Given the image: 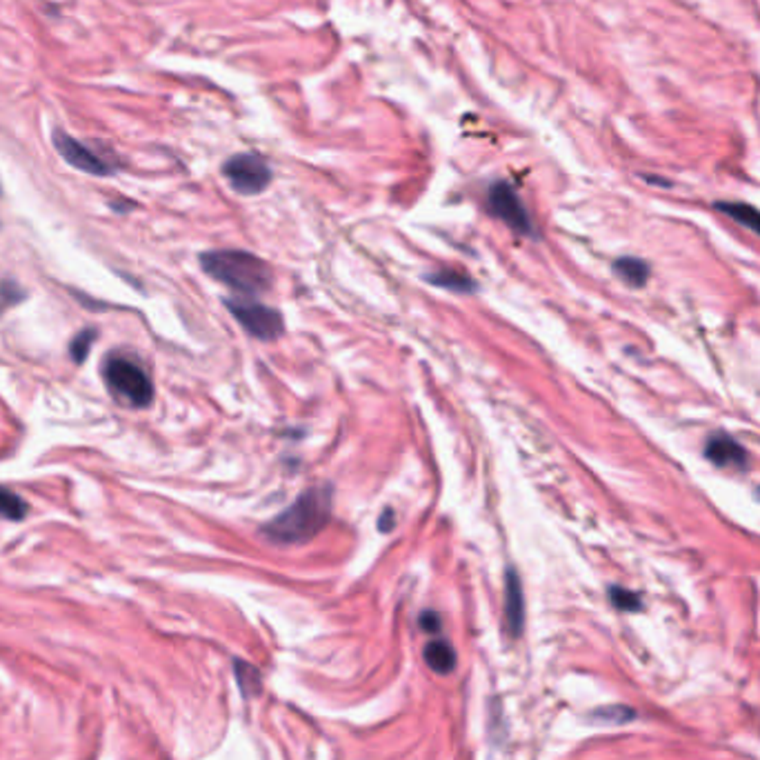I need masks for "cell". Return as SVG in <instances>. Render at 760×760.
Listing matches in <instances>:
<instances>
[{"label": "cell", "instance_id": "cell-1", "mask_svg": "<svg viewBox=\"0 0 760 760\" xmlns=\"http://www.w3.org/2000/svg\"><path fill=\"white\" fill-rule=\"evenodd\" d=\"M332 518V487H309L285 511L261 529L276 545H300L316 538Z\"/></svg>", "mask_w": 760, "mask_h": 760}, {"label": "cell", "instance_id": "cell-2", "mask_svg": "<svg viewBox=\"0 0 760 760\" xmlns=\"http://www.w3.org/2000/svg\"><path fill=\"white\" fill-rule=\"evenodd\" d=\"M205 274L238 294L253 296L271 287V270L265 261L241 250H214L200 253Z\"/></svg>", "mask_w": 760, "mask_h": 760}, {"label": "cell", "instance_id": "cell-3", "mask_svg": "<svg viewBox=\"0 0 760 760\" xmlns=\"http://www.w3.org/2000/svg\"><path fill=\"white\" fill-rule=\"evenodd\" d=\"M103 376L114 398L127 407H147L154 400V385H151L150 376L132 358L118 356V353L109 356Z\"/></svg>", "mask_w": 760, "mask_h": 760}, {"label": "cell", "instance_id": "cell-4", "mask_svg": "<svg viewBox=\"0 0 760 760\" xmlns=\"http://www.w3.org/2000/svg\"><path fill=\"white\" fill-rule=\"evenodd\" d=\"M224 305L232 312V316L245 327V332L252 334L258 341L270 343L283 334V316L276 309L267 307V305L245 298H229L224 300Z\"/></svg>", "mask_w": 760, "mask_h": 760}, {"label": "cell", "instance_id": "cell-5", "mask_svg": "<svg viewBox=\"0 0 760 760\" xmlns=\"http://www.w3.org/2000/svg\"><path fill=\"white\" fill-rule=\"evenodd\" d=\"M224 179L243 196L261 194L271 183V169L261 156L238 154L223 165Z\"/></svg>", "mask_w": 760, "mask_h": 760}, {"label": "cell", "instance_id": "cell-6", "mask_svg": "<svg viewBox=\"0 0 760 760\" xmlns=\"http://www.w3.org/2000/svg\"><path fill=\"white\" fill-rule=\"evenodd\" d=\"M487 207H490V212L494 214L496 218H500L507 227L514 229L516 233H523V236H534V233H536L523 200H520V196L516 194V189L511 188V185H491L490 191H487Z\"/></svg>", "mask_w": 760, "mask_h": 760}, {"label": "cell", "instance_id": "cell-7", "mask_svg": "<svg viewBox=\"0 0 760 760\" xmlns=\"http://www.w3.org/2000/svg\"><path fill=\"white\" fill-rule=\"evenodd\" d=\"M54 147L59 150V154L63 156L65 162H69L71 167H76L78 171H85V174L92 176H109L114 171V167L109 165L107 160L100 159L98 154H94L89 147H85L83 142L76 141L74 136L65 132H54Z\"/></svg>", "mask_w": 760, "mask_h": 760}, {"label": "cell", "instance_id": "cell-8", "mask_svg": "<svg viewBox=\"0 0 760 760\" xmlns=\"http://www.w3.org/2000/svg\"><path fill=\"white\" fill-rule=\"evenodd\" d=\"M525 627V596L518 572L514 567L505 576V629L511 638H518Z\"/></svg>", "mask_w": 760, "mask_h": 760}, {"label": "cell", "instance_id": "cell-9", "mask_svg": "<svg viewBox=\"0 0 760 760\" xmlns=\"http://www.w3.org/2000/svg\"><path fill=\"white\" fill-rule=\"evenodd\" d=\"M705 456L719 467H734V470L747 467V452L728 434H711L705 444Z\"/></svg>", "mask_w": 760, "mask_h": 760}, {"label": "cell", "instance_id": "cell-10", "mask_svg": "<svg viewBox=\"0 0 760 760\" xmlns=\"http://www.w3.org/2000/svg\"><path fill=\"white\" fill-rule=\"evenodd\" d=\"M425 663H427L429 669H434L436 673H452L456 669V652H453L452 645L444 638H434L425 645Z\"/></svg>", "mask_w": 760, "mask_h": 760}, {"label": "cell", "instance_id": "cell-11", "mask_svg": "<svg viewBox=\"0 0 760 760\" xmlns=\"http://www.w3.org/2000/svg\"><path fill=\"white\" fill-rule=\"evenodd\" d=\"M614 271L618 279L632 287H643L649 279V265L640 258H620L614 262Z\"/></svg>", "mask_w": 760, "mask_h": 760}, {"label": "cell", "instance_id": "cell-12", "mask_svg": "<svg viewBox=\"0 0 760 760\" xmlns=\"http://www.w3.org/2000/svg\"><path fill=\"white\" fill-rule=\"evenodd\" d=\"M716 209L728 214L736 223L745 224V227L752 229L754 233L760 236V212L756 207H752V205L747 203H716Z\"/></svg>", "mask_w": 760, "mask_h": 760}, {"label": "cell", "instance_id": "cell-13", "mask_svg": "<svg viewBox=\"0 0 760 760\" xmlns=\"http://www.w3.org/2000/svg\"><path fill=\"white\" fill-rule=\"evenodd\" d=\"M429 280H432L434 285L444 287V289L458 291V294H467V291L476 289V283L470 279V276L461 274V271H452V270L438 271V274L429 276Z\"/></svg>", "mask_w": 760, "mask_h": 760}, {"label": "cell", "instance_id": "cell-14", "mask_svg": "<svg viewBox=\"0 0 760 760\" xmlns=\"http://www.w3.org/2000/svg\"><path fill=\"white\" fill-rule=\"evenodd\" d=\"M27 511H30V507H27L21 496L0 487V518L14 520V523H16V520L25 518Z\"/></svg>", "mask_w": 760, "mask_h": 760}, {"label": "cell", "instance_id": "cell-15", "mask_svg": "<svg viewBox=\"0 0 760 760\" xmlns=\"http://www.w3.org/2000/svg\"><path fill=\"white\" fill-rule=\"evenodd\" d=\"M233 667H236V681L243 696H256L261 691V673H258V669L245 661H236Z\"/></svg>", "mask_w": 760, "mask_h": 760}, {"label": "cell", "instance_id": "cell-16", "mask_svg": "<svg viewBox=\"0 0 760 760\" xmlns=\"http://www.w3.org/2000/svg\"><path fill=\"white\" fill-rule=\"evenodd\" d=\"M96 336H98L96 329H83V332L71 341L69 353H71V358H74L76 365H83L85 358L89 356V349H92V343L96 341Z\"/></svg>", "mask_w": 760, "mask_h": 760}, {"label": "cell", "instance_id": "cell-17", "mask_svg": "<svg viewBox=\"0 0 760 760\" xmlns=\"http://www.w3.org/2000/svg\"><path fill=\"white\" fill-rule=\"evenodd\" d=\"M609 600L614 602V607L623 611H636L640 609V596L636 591L625 590V587H609Z\"/></svg>", "mask_w": 760, "mask_h": 760}, {"label": "cell", "instance_id": "cell-18", "mask_svg": "<svg viewBox=\"0 0 760 760\" xmlns=\"http://www.w3.org/2000/svg\"><path fill=\"white\" fill-rule=\"evenodd\" d=\"M23 298H25V291H23L21 285H16L14 280H3L0 283V312L18 305Z\"/></svg>", "mask_w": 760, "mask_h": 760}, {"label": "cell", "instance_id": "cell-19", "mask_svg": "<svg viewBox=\"0 0 760 760\" xmlns=\"http://www.w3.org/2000/svg\"><path fill=\"white\" fill-rule=\"evenodd\" d=\"M599 719L602 720H614V723H625V720L634 719V711L627 710V707H607V710H600Z\"/></svg>", "mask_w": 760, "mask_h": 760}, {"label": "cell", "instance_id": "cell-20", "mask_svg": "<svg viewBox=\"0 0 760 760\" xmlns=\"http://www.w3.org/2000/svg\"><path fill=\"white\" fill-rule=\"evenodd\" d=\"M418 625L423 632L427 634H438L441 632V616L436 614V611H423L418 618Z\"/></svg>", "mask_w": 760, "mask_h": 760}, {"label": "cell", "instance_id": "cell-21", "mask_svg": "<svg viewBox=\"0 0 760 760\" xmlns=\"http://www.w3.org/2000/svg\"><path fill=\"white\" fill-rule=\"evenodd\" d=\"M391 520H394V511L387 509L385 516H382V518L379 520V529H382V532H389V529H391Z\"/></svg>", "mask_w": 760, "mask_h": 760}]
</instances>
